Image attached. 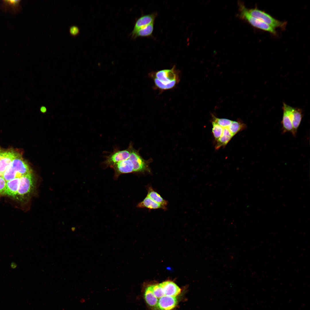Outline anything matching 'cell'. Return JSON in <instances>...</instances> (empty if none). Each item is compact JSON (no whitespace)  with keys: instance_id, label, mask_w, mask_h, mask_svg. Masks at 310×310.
<instances>
[{"instance_id":"cell-1","label":"cell","mask_w":310,"mask_h":310,"mask_svg":"<svg viewBox=\"0 0 310 310\" xmlns=\"http://www.w3.org/2000/svg\"><path fill=\"white\" fill-rule=\"evenodd\" d=\"M180 73L174 65L170 69L151 72L149 76L153 80L155 88L164 91L172 89L178 84L180 81Z\"/></svg>"},{"instance_id":"cell-2","label":"cell","mask_w":310,"mask_h":310,"mask_svg":"<svg viewBox=\"0 0 310 310\" xmlns=\"http://www.w3.org/2000/svg\"><path fill=\"white\" fill-rule=\"evenodd\" d=\"M31 173L29 165L20 154L8 166L2 177L7 181Z\"/></svg>"},{"instance_id":"cell-3","label":"cell","mask_w":310,"mask_h":310,"mask_svg":"<svg viewBox=\"0 0 310 310\" xmlns=\"http://www.w3.org/2000/svg\"><path fill=\"white\" fill-rule=\"evenodd\" d=\"M239 13L238 16L240 18L247 22L253 27L272 34L276 35L275 29L272 27L260 20L252 16L249 12L243 2L239 1L238 3Z\"/></svg>"},{"instance_id":"cell-4","label":"cell","mask_w":310,"mask_h":310,"mask_svg":"<svg viewBox=\"0 0 310 310\" xmlns=\"http://www.w3.org/2000/svg\"><path fill=\"white\" fill-rule=\"evenodd\" d=\"M36 184L35 178L32 173L20 177L17 195L22 197L29 196L34 191Z\"/></svg>"},{"instance_id":"cell-5","label":"cell","mask_w":310,"mask_h":310,"mask_svg":"<svg viewBox=\"0 0 310 310\" xmlns=\"http://www.w3.org/2000/svg\"><path fill=\"white\" fill-rule=\"evenodd\" d=\"M250 13L253 17L260 20L272 27L284 28L286 23L279 21L264 11L257 8L248 9Z\"/></svg>"},{"instance_id":"cell-6","label":"cell","mask_w":310,"mask_h":310,"mask_svg":"<svg viewBox=\"0 0 310 310\" xmlns=\"http://www.w3.org/2000/svg\"><path fill=\"white\" fill-rule=\"evenodd\" d=\"M133 144L130 143L127 148L123 150H116L107 156L103 164L106 167H111L115 164L128 158L130 156Z\"/></svg>"},{"instance_id":"cell-7","label":"cell","mask_w":310,"mask_h":310,"mask_svg":"<svg viewBox=\"0 0 310 310\" xmlns=\"http://www.w3.org/2000/svg\"><path fill=\"white\" fill-rule=\"evenodd\" d=\"M132 162L134 167V172L143 173L150 170L148 161L144 159L140 155L139 151L133 147L129 157Z\"/></svg>"},{"instance_id":"cell-8","label":"cell","mask_w":310,"mask_h":310,"mask_svg":"<svg viewBox=\"0 0 310 310\" xmlns=\"http://www.w3.org/2000/svg\"><path fill=\"white\" fill-rule=\"evenodd\" d=\"M111 168L114 170L116 178L122 174L134 172L133 163L129 158L115 164Z\"/></svg>"},{"instance_id":"cell-9","label":"cell","mask_w":310,"mask_h":310,"mask_svg":"<svg viewBox=\"0 0 310 310\" xmlns=\"http://www.w3.org/2000/svg\"><path fill=\"white\" fill-rule=\"evenodd\" d=\"M20 154L12 149L3 150L0 159V174L2 177L7 167Z\"/></svg>"},{"instance_id":"cell-10","label":"cell","mask_w":310,"mask_h":310,"mask_svg":"<svg viewBox=\"0 0 310 310\" xmlns=\"http://www.w3.org/2000/svg\"><path fill=\"white\" fill-rule=\"evenodd\" d=\"M177 303L176 297L164 295L158 299L154 310H171L176 307Z\"/></svg>"},{"instance_id":"cell-11","label":"cell","mask_w":310,"mask_h":310,"mask_svg":"<svg viewBox=\"0 0 310 310\" xmlns=\"http://www.w3.org/2000/svg\"><path fill=\"white\" fill-rule=\"evenodd\" d=\"M290 106L285 103H283V115L281 121L283 133L286 132L293 133V129L290 115Z\"/></svg>"},{"instance_id":"cell-12","label":"cell","mask_w":310,"mask_h":310,"mask_svg":"<svg viewBox=\"0 0 310 310\" xmlns=\"http://www.w3.org/2000/svg\"><path fill=\"white\" fill-rule=\"evenodd\" d=\"M157 15V13L155 12L140 17L136 22L131 34H133L139 29L154 22Z\"/></svg>"},{"instance_id":"cell-13","label":"cell","mask_w":310,"mask_h":310,"mask_svg":"<svg viewBox=\"0 0 310 310\" xmlns=\"http://www.w3.org/2000/svg\"><path fill=\"white\" fill-rule=\"evenodd\" d=\"M302 110L301 108L291 107L290 116L293 129V135L295 136L303 117Z\"/></svg>"},{"instance_id":"cell-14","label":"cell","mask_w":310,"mask_h":310,"mask_svg":"<svg viewBox=\"0 0 310 310\" xmlns=\"http://www.w3.org/2000/svg\"><path fill=\"white\" fill-rule=\"evenodd\" d=\"M165 295L176 297L181 292V288L175 283L166 281L160 283Z\"/></svg>"},{"instance_id":"cell-15","label":"cell","mask_w":310,"mask_h":310,"mask_svg":"<svg viewBox=\"0 0 310 310\" xmlns=\"http://www.w3.org/2000/svg\"><path fill=\"white\" fill-rule=\"evenodd\" d=\"M20 183V177L6 181L4 194L14 197L17 195Z\"/></svg>"},{"instance_id":"cell-16","label":"cell","mask_w":310,"mask_h":310,"mask_svg":"<svg viewBox=\"0 0 310 310\" xmlns=\"http://www.w3.org/2000/svg\"><path fill=\"white\" fill-rule=\"evenodd\" d=\"M137 207L146 208L150 209H162L166 210V207L155 202L147 196L138 204Z\"/></svg>"},{"instance_id":"cell-17","label":"cell","mask_w":310,"mask_h":310,"mask_svg":"<svg viewBox=\"0 0 310 310\" xmlns=\"http://www.w3.org/2000/svg\"><path fill=\"white\" fill-rule=\"evenodd\" d=\"M233 137L228 127L224 128L222 136L216 141V149H218L221 147L226 145Z\"/></svg>"},{"instance_id":"cell-18","label":"cell","mask_w":310,"mask_h":310,"mask_svg":"<svg viewBox=\"0 0 310 310\" xmlns=\"http://www.w3.org/2000/svg\"><path fill=\"white\" fill-rule=\"evenodd\" d=\"M154 25V22H153L139 29L131 35L132 37L134 39L139 37H147L151 36L153 31Z\"/></svg>"},{"instance_id":"cell-19","label":"cell","mask_w":310,"mask_h":310,"mask_svg":"<svg viewBox=\"0 0 310 310\" xmlns=\"http://www.w3.org/2000/svg\"><path fill=\"white\" fill-rule=\"evenodd\" d=\"M144 297L146 303L150 306L154 308L156 306L158 299L154 294L150 285L145 289Z\"/></svg>"},{"instance_id":"cell-20","label":"cell","mask_w":310,"mask_h":310,"mask_svg":"<svg viewBox=\"0 0 310 310\" xmlns=\"http://www.w3.org/2000/svg\"><path fill=\"white\" fill-rule=\"evenodd\" d=\"M147 196L155 202L166 207L168 204V202L164 199L157 192L154 191L152 187L148 186L147 188Z\"/></svg>"},{"instance_id":"cell-21","label":"cell","mask_w":310,"mask_h":310,"mask_svg":"<svg viewBox=\"0 0 310 310\" xmlns=\"http://www.w3.org/2000/svg\"><path fill=\"white\" fill-rule=\"evenodd\" d=\"M246 127L247 126L241 120H239L237 121H232L228 128L233 136L238 132L246 129Z\"/></svg>"},{"instance_id":"cell-22","label":"cell","mask_w":310,"mask_h":310,"mask_svg":"<svg viewBox=\"0 0 310 310\" xmlns=\"http://www.w3.org/2000/svg\"><path fill=\"white\" fill-rule=\"evenodd\" d=\"M212 132L215 140L216 141L222 136L224 128L213 121H212Z\"/></svg>"},{"instance_id":"cell-23","label":"cell","mask_w":310,"mask_h":310,"mask_svg":"<svg viewBox=\"0 0 310 310\" xmlns=\"http://www.w3.org/2000/svg\"><path fill=\"white\" fill-rule=\"evenodd\" d=\"M224 128L228 127L231 123L232 121L225 118H220L213 115L212 121Z\"/></svg>"},{"instance_id":"cell-24","label":"cell","mask_w":310,"mask_h":310,"mask_svg":"<svg viewBox=\"0 0 310 310\" xmlns=\"http://www.w3.org/2000/svg\"><path fill=\"white\" fill-rule=\"evenodd\" d=\"M150 286L154 294L158 299L165 295L163 289L160 284Z\"/></svg>"},{"instance_id":"cell-25","label":"cell","mask_w":310,"mask_h":310,"mask_svg":"<svg viewBox=\"0 0 310 310\" xmlns=\"http://www.w3.org/2000/svg\"><path fill=\"white\" fill-rule=\"evenodd\" d=\"M69 34L72 36H76L78 35L80 32L79 28L76 26L72 25L69 28Z\"/></svg>"},{"instance_id":"cell-26","label":"cell","mask_w":310,"mask_h":310,"mask_svg":"<svg viewBox=\"0 0 310 310\" xmlns=\"http://www.w3.org/2000/svg\"><path fill=\"white\" fill-rule=\"evenodd\" d=\"M20 1L19 0H5L4 3L9 6L12 8H17L19 6Z\"/></svg>"},{"instance_id":"cell-27","label":"cell","mask_w":310,"mask_h":310,"mask_svg":"<svg viewBox=\"0 0 310 310\" xmlns=\"http://www.w3.org/2000/svg\"><path fill=\"white\" fill-rule=\"evenodd\" d=\"M6 181L4 178L0 176V194H4Z\"/></svg>"},{"instance_id":"cell-28","label":"cell","mask_w":310,"mask_h":310,"mask_svg":"<svg viewBox=\"0 0 310 310\" xmlns=\"http://www.w3.org/2000/svg\"><path fill=\"white\" fill-rule=\"evenodd\" d=\"M17 264L14 262H12L11 264V267L12 269L16 268L17 267Z\"/></svg>"},{"instance_id":"cell-29","label":"cell","mask_w":310,"mask_h":310,"mask_svg":"<svg viewBox=\"0 0 310 310\" xmlns=\"http://www.w3.org/2000/svg\"><path fill=\"white\" fill-rule=\"evenodd\" d=\"M3 151V150H2L0 148V158H1V155ZM0 176H1L0 174Z\"/></svg>"}]
</instances>
